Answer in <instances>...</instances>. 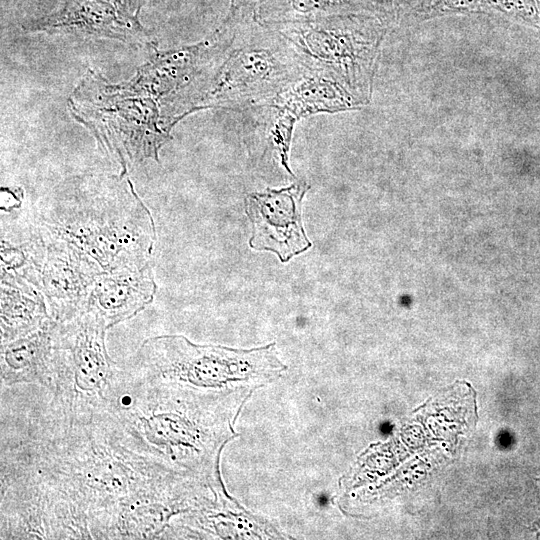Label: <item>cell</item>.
Listing matches in <instances>:
<instances>
[{
	"mask_svg": "<svg viewBox=\"0 0 540 540\" xmlns=\"http://www.w3.org/2000/svg\"><path fill=\"white\" fill-rule=\"evenodd\" d=\"M250 394L202 393L124 374L103 422L128 449L175 475L222 485L223 447Z\"/></svg>",
	"mask_w": 540,
	"mask_h": 540,
	"instance_id": "1",
	"label": "cell"
},
{
	"mask_svg": "<svg viewBox=\"0 0 540 540\" xmlns=\"http://www.w3.org/2000/svg\"><path fill=\"white\" fill-rule=\"evenodd\" d=\"M286 368L277 357L275 343L243 350L198 345L182 335L145 340L125 367L141 381L214 394H251Z\"/></svg>",
	"mask_w": 540,
	"mask_h": 540,
	"instance_id": "2",
	"label": "cell"
},
{
	"mask_svg": "<svg viewBox=\"0 0 540 540\" xmlns=\"http://www.w3.org/2000/svg\"><path fill=\"white\" fill-rule=\"evenodd\" d=\"M38 232L75 246L102 272L147 267L156 237L152 216L132 184L111 199L55 207L42 215Z\"/></svg>",
	"mask_w": 540,
	"mask_h": 540,
	"instance_id": "3",
	"label": "cell"
},
{
	"mask_svg": "<svg viewBox=\"0 0 540 540\" xmlns=\"http://www.w3.org/2000/svg\"><path fill=\"white\" fill-rule=\"evenodd\" d=\"M106 326L88 313L58 322L52 375L47 389L52 411L72 423H89L105 414L124 374L105 347Z\"/></svg>",
	"mask_w": 540,
	"mask_h": 540,
	"instance_id": "4",
	"label": "cell"
},
{
	"mask_svg": "<svg viewBox=\"0 0 540 540\" xmlns=\"http://www.w3.org/2000/svg\"><path fill=\"white\" fill-rule=\"evenodd\" d=\"M235 24L233 40L203 109L246 110L271 103L306 70L292 44L275 28Z\"/></svg>",
	"mask_w": 540,
	"mask_h": 540,
	"instance_id": "5",
	"label": "cell"
},
{
	"mask_svg": "<svg viewBox=\"0 0 540 540\" xmlns=\"http://www.w3.org/2000/svg\"><path fill=\"white\" fill-rule=\"evenodd\" d=\"M293 46L303 66L334 78L360 103L370 96L382 32L375 25L326 20L276 26Z\"/></svg>",
	"mask_w": 540,
	"mask_h": 540,
	"instance_id": "6",
	"label": "cell"
},
{
	"mask_svg": "<svg viewBox=\"0 0 540 540\" xmlns=\"http://www.w3.org/2000/svg\"><path fill=\"white\" fill-rule=\"evenodd\" d=\"M309 188L305 181H297L279 190L267 188L247 195L252 249L273 252L285 263L311 247L302 222V201Z\"/></svg>",
	"mask_w": 540,
	"mask_h": 540,
	"instance_id": "7",
	"label": "cell"
},
{
	"mask_svg": "<svg viewBox=\"0 0 540 540\" xmlns=\"http://www.w3.org/2000/svg\"><path fill=\"white\" fill-rule=\"evenodd\" d=\"M46 243L37 289L49 316L57 322L71 320L84 310L98 274V264L70 243L38 232Z\"/></svg>",
	"mask_w": 540,
	"mask_h": 540,
	"instance_id": "8",
	"label": "cell"
},
{
	"mask_svg": "<svg viewBox=\"0 0 540 540\" xmlns=\"http://www.w3.org/2000/svg\"><path fill=\"white\" fill-rule=\"evenodd\" d=\"M24 29L49 33L64 31L154 45L140 23L126 20L102 0H66L58 12L29 23Z\"/></svg>",
	"mask_w": 540,
	"mask_h": 540,
	"instance_id": "9",
	"label": "cell"
},
{
	"mask_svg": "<svg viewBox=\"0 0 540 540\" xmlns=\"http://www.w3.org/2000/svg\"><path fill=\"white\" fill-rule=\"evenodd\" d=\"M156 284L150 268L101 272L94 280L82 313H88L106 328L128 320L153 300Z\"/></svg>",
	"mask_w": 540,
	"mask_h": 540,
	"instance_id": "10",
	"label": "cell"
},
{
	"mask_svg": "<svg viewBox=\"0 0 540 540\" xmlns=\"http://www.w3.org/2000/svg\"><path fill=\"white\" fill-rule=\"evenodd\" d=\"M58 322L49 317L33 332L1 344V383L49 387Z\"/></svg>",
	"mask_w": 540,
	"mask_h": 540,
	"instance_id": "11",
	"label": "cell"
},
{
	"mask_svg": "<svg viewBox=\"0 0 540 540\" xmlns=\"http://www.w3.org/2000/svg\"><path fill=\"white\" fill-rule=\"evenodd\" d=\"M297 120L317 113H334L361 104L345 87L325 73L308 70L272 102Z\"/></svg>",
	"mask_w": 540,
	"mask_h": 540,
	"instance_id": "12",
	"label": "cell"
},
{
	"mask_svg": "<svg viewBox=\"0 0 540 540\" xmlns=\"http://www.w3.org/2000/svg\"><path fill=\"white\" fill-rule=\"evenodd\" d=\"M49 317L45 299L34 285L1 276V344L33 332Z\"/></svg>",
	"mask_w": 540,
	"mask_h": 540,
	"instance_id": "13",
	"label": "cell"
},
{
	"mask_svg": "<svg viewBox=\"0 0 540 540\" xmlns=\"http://www.w3.org/2000/svg\"><path fill=\"white\" fill-rule=\"evenodd\" d=\"M243 112L246 115L244 126H247V130L261 139L265 149L270 150L286 172L295 177L288 166V153L297 118L272 103L254 106Z\"/></svg>",
	"mask_w": 540,
	"mask_h": 540,
	"instance_id": "14",
	"label": "cell"
},
{
	"mask_svg": "<svg viewBox=\"0 0 540 540\" xmlns=\"http://www.w3.org/2000/svg\"><path fill=\"white\" fill-rule=\"evenodd\" d=\"M353 0H280L278 13L282 15H311L335 11Z\"/></svg>",
	"mask_w": 540,
	"mask_h": 540,
	"instance_id": "15",
	"label": "cell"
},
{
	"mask_svg": "<svg viewBox=\"0 0 540 540\" xmlns=\"http://www.w3.org/2000/svg\"><path fill=\"white\" fill-rule=\"evenodd\" d=\"M476 0H451L454 6H468L475 2Z\"/></svg>",
	"mask_w": 540,
	"mask_h": 540,
	"instance_id": "16",
	"label": "cell"
}]
</instances>
